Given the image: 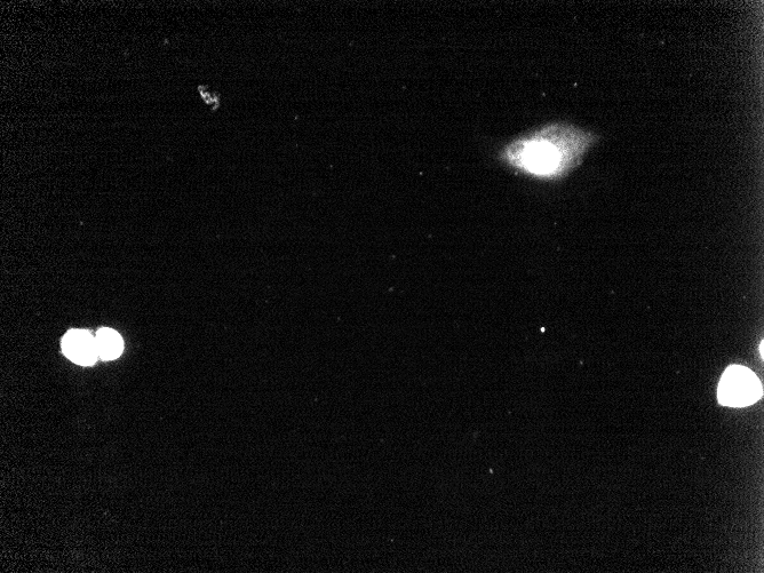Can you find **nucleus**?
<instances>
[{"instance_id":"nucleus-1","label":"nucleus","mask_w":764,"mask_h":573,"mask_svg":"<svg viewBox=\"0 0 764 573\" xmlns=\"http://www.w3.org/2000/svg\"><path fill=\"white\" fill-rule=\"evenodd\" d=\"M598 137L567 124H552L509 143L501 159L519 171L557 179L576 167Z\"/></svg>"},{"instance_id":"nucleus-3","label":"nucleus","mask_w":764,"mask_h":573,"mask_svg":"<svg viewBox=\"0 0 764 573\" xmlns=\"http://www.w3.org/2000/svg\"><path fill=\"white\" fill-rule=\"evenodd\" d=\"M62 352L70 361L84 366L93 365L99 357L95 337L82 330H71L63 337Z\"/></svg>"},{"instance_id":"nucleus-2","label":"nucleus","mask_w":764,"mask_h":573,"mask_svg":"<svg viewBox=\"0 0 764 573\" xmlns=\"http://www.w3.org/2000/svg\"><path fill=\"white\" fill-rule=\"evenodd\" d=\"M761 381L756 374L742 365H732L720 381L719 402L726 407L744 408L762 397Z\"/></svg>"},{"instance_id":"nucleus-4","label":"nucleus","mask_w":764,"mask_h":573,"mask_svg":"<svg viewBox=\"0 0 764 573\" xmlns=\"http://www.w3.org/2000/svg\"><path fill=\"white\" fill-rule=\"evenodd\" d=\"M95 342H97L99 357L103 361L116 360L123 353V339L114 330L107 328L99 330L95 336Z\"/></svg>"}]
</instances>
